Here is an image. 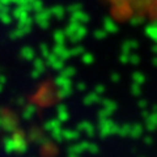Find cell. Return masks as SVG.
I'll list each match as a JSON object with an SVG mask.
<instances>
[{"mask_svg": "<svg viewBox=\"0 0 157 157\" xmlns=\"http://www.w3.org/2000/svg\"><path fill=\"white\" fill-rule=\"evenodd\" d=\"M118 16L124 18H157V0H106Z\"/></svg>", "mask_w": 157, "mask_h": 157, "instance_id": "6da1fadb", "label": "cell"}]
</instances>
